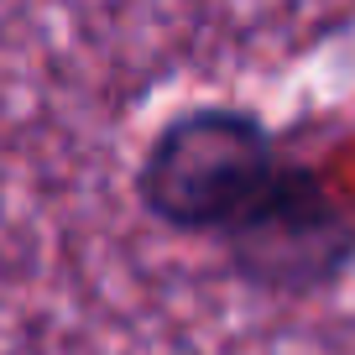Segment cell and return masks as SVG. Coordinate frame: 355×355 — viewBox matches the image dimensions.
I'll list each match as a JSON object with an SVG mask.
<instances>
[{
    "instance_id": "obj_1",
    "label": "cell",
    "mask_w": 355,
    "mask_h": 355,
    "mask_svg": "<svg viewBox=\"0 0 355 355\" xmlns=\"http://www.w3.org/2000/svg\"><path fill=\"white\" fill-rule=\"evenodd\" d=\"M131 193L173 235L214 241L245 282L313 293L355 261V225L324 178L245 105H189L141 146Z\"/></svg>"
}]
</instances>
